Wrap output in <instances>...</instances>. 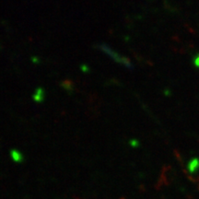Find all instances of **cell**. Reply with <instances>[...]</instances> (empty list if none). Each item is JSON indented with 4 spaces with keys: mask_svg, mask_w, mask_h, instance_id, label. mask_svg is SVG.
<instances>
[{
    "mask_svg": "<svg viewBox=\"0 0 199 199\" xmlns=\"http://www.w3.org/2000/svg\"><path fill=\"white\" fill-rule=\"evenodd\" d=\"M98 48L101 50V51H103L105 54H107L109 56H111L114 60H115L116 62H118L119 64H122L123 66H126L127 68H130V69L133 68L131 62L127 58L122 56L121 54H119L118 53H116L115 51H114L113 49H111L110 47H108L106 44H100L99 46H98Z\"/></svg>",
    "mask_w": 199,
    "mask_h": 199,
    "instance_id": "6da1fadb",
    "label": "cell"
},
{
    "mask_svg": "<svg viewBox=\"0 0 199 199\" xmlns=\"http://www.w3.org/2000/svg\"><path fill=\"white\" fill-rule=\"evenodd\" d=\"M198 169L199 160L197 158H195V159H193V160L189 162V164H188V170H189L191 172H195V171H196Z\"/></svg>",
    "mask_w": 199,
    "mask_h": 199,
    "instance_id": "7a4b0ae2",
    "label": "cell"
},
{
    "mask_svg": "<svg viewBox=\"0 0 199 199\" xmlns=\"http://www.w3.org/2000/svg\"><path fill=\"white\" fill-rule=\"evenodd\" d=\"M34 99L37 101H41L43 99V90L42 89H38L36 90V94L34 95Z\"/></svg>",
    "mask_w": 199,
    "mask_h": 199,
    "instance_id": "3957f363",
    "label": "cell"
},
{
    "mask_svg": "<svg viewBox=\"0 0 199 199\" xmlns=\"http://www.w3.org/2000/svg\"><path fill=\"white\" fill-rule=\"evenodd\" d=\"M11 156H12V158H13V160L15 161H19L21 160V158H22L21 154L19 152H18L17 150H12L11 151Z\"/></svg>",
    "mask_w": 199,
    "mask_h": 199,
    "instance_id": "277c9868",
    "label": "cell"
},
{
    "mask_svg": "<svg viewBox=\"0 0 199 199\" xmlns=\"http://www.w3.org/2000/svg\"><path fill=\"white\" fill-rule=\"evenodd\" d=\"M194 65L196 66V67H199V54L195 57V59H194Z\"/></svg>",
    "mask_w": 199,
    "mask_h": 199,
    "instance_id": "5b68a950",
    "label": "cell"
}]
</instances>
